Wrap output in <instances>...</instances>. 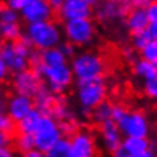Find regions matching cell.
I'll list each match as a JSON object with an SVG mask.
<instances>
[{"mask_svg": "<svg viewBox=\"0 0 157 157\" xmlns=\"http://www.w3.org/2000/svg\"><path fill=\"white\" fill-rule=\"evenodd\" d=\"M20 12L13 11L8 7L3 6L0 10V21L2 24H13V23H20Z\"/></svg>", "mask_w": 157, "mask_h": 157, "instance_id": "obj_28", "label": "cell"}, {"mask_svg": "<svg viewBox=\"0 0 157 157\" xmlns=\"http://www.w3.org/2000/svg\"><path fill=\"white\" fill-rule=\"evenodd\" d=\"M43 113L39 111V109L35 108L29 115H27L24 119L20 120L17 123V128H16V132L19 135H31L33 136L36 133L39 125H40V121L43 119Z\"/></svg>", "mask_w": 157, "mask_h": 157, "instance_id": "obj_18", "label": "cell"}, {"mask_svg": "<svg viewBox=\"0 0 157 157\" xmlns=\"http://www.w3.org/2000/svg\"><path fill=\"white\" fill-rule=\"evenodd\" d=\"M121 55H123L124 60H127L129 63H135V61L139 60V59L136 57V51L133 49L131 45H129V47H124L123 51H121Z\"/></svg>", "mask_w": 157, "mask_h": 157, "instance_id": "obj_35", "label": "cell"}, {"mask_svg": "<svg viewBox=\"0 0 157 157\" xmlns=\"http://www.w3.org/2000/svg\"><path fill=\"white\" fill-rule=\"evenodd\" d=\"M32 69L41 77L45 87L57 96L63 95L73 84L75 80L73 71L68 63L57 67H44L41 64H36Z\"/></svg>", "mask_w": 157, "mask_h": 157, "instance_id": "obj_5", "label": "cell"}, {"mask_svg": "<svg viewBox=\"0 0 157 157\" xmlns=\"http://www.w3.org/2000/svg\"><path fill=\"white\" fill-rule=\"evenodd\" d=\"M139 157H157V152H156V149L155 148H151L149 151H147L145 153H143L141 156H139Z\"/></svg>", "mask_w": 157, "mask_h": 157, "instance_id": "obj_43", "label": "cell"}, {"mask_svg": "<svg viewBox=\"0 0 157 157\" xmlns=\"http://www.w3.org/2000/svg\"><path fill=\"white\" fill-rule=\"evenodd\" d=\"M147 15L151 24H157V2H151L147 6Z\"/></svg>", "mask_w": 157, "mask_h": 157, "instance_id": "obj_34", "label": "cell"}, {"mask_svg": "<svg viewBox=\"0 0 157 157\" xmlns=\"http://www.w3.org/2000/svg\"><path fill=\"white\" fill-rule=\"evenodd\" d=\"M147 33L151 41H157V24H149L147 28Z\"/></svg>", "mask_w": 157, "mask_h": 157, "instance_id": "obj_37", "label": "cell"}, {"mask_svg": "<svg viewBox=\"0 0 157 157\" xmlns=\"http://www.w3.org/2000/svg\"><path fill=\"white\" fill-rule=\"evenodd\" d=\"M140 59L149 61L157 67V41H151L145 48L140 52Z\"/></svg>", "mask_w": 157, "mask_h": 157, "instance_id": "obj_30", "label": "cell"}, {"mask_svg": "<svg viewBox=\"0 0 157 157\" xmlns=\"http://www.w3.org/2000/svg\"><path fill=\"white\" fill-rule=\"evenodd\" d=\"M57 48L61 51L63 55H64L67 59H71V60H72V59L76 56V53H77L76 52V47H75L73 44H71V43H68V41H63Z\"/></svg>", "mask_w": 157, "mask_h": 157, "instance_id": "obj_33", "label": "cell"}, {"mask_svg": "<svg viewBox=\"0 0 157 157\" xmlns=\"http://www.w3.org/2000/svg\"><path fill=\"white\" fill-rule=\"evenodd\" d=\"M144 95L153 101H157V75L143 81Z\"/></svg>", "mask_w": 157, "mask_h": 157, "instance_id": "obj_29", "label": "cell"}, {"mask_svg": "<svg viewBox=\"0 0 157 157\" xmlns=\"http://www.w3.org/2000/svg\"><path fill=\"white\" fill-rule=\"evenodd\" d=\"M53 8L47 0H24V6L20 11L21 19L28 24L48 21L53 17Z\"/></svg>", "mask_w": 157, "mask_h": 157, "instance_id": "obj_10", "label": "cell"}, {"mask_svg": "<svg viewBox=\"0 0 157 157\" xmlns=\"http://www.w3.org/2000/svg\"><path fill=\"white\" fill-rule=\"evenodd\" d=\"M17 128V123L15 120H12L7 113L3 112V115L0 116V131L4 135L12 136L13 132H16Z\"/></svg>", "mask_w": 157, "mask_h": 157, "instance_id": "obj_31", "label": "cell"}, {"mask_svg": "<svg viewBox=\"0 0 157 157\" xmlns=\"http://www.w3.org/2000/svg\"><path fill=\"white\" fill-rule=\"evenodd\" d=\"M51 116H52L55 120H57L59 123H64V121L75 120L72 109L69 108L68 103H67V101L63 99V97H60V96L57 97V101H56V104H55V107L52 109Z\"/></svg>", "mask_w": 157, "mask_h": 157, "instance_id": "obj_21", "label": "cell"}, {"mask_svg": "<svg viewBox=\"0 0 157 157\" xmlns=\"http://www.w3.org/2000/svg\"><path fill=\"white\" fill-rule=\"evenodd\" d=\"M6 7H8V8L13 10V11H17V12H20L23 10V6H24V0H7L4 3Z\"/></svg>", "mask_w": 157, "mask_h": 157, "instance_id": "obj_36", "label": "cell"}, {"mask_svg": "<svg viewBox=\"0 0 157 157\" xmlns=\"http://www.w3.org/2000/svg\"><path fill=\"white\" fill-rule=\"evenodd\" d=\"M117 125L124 137L148 139V136L151 135V123L148 116L139 109L128 111L125 117Z\"/></svg>", "mask_w": 157, "mask_h": 157, "instance_id": "obj_8", "label": "cell"}, {"mask_svg": "<svg viewBox=\"0 0 157 157\" xmlns=\"http://www.w3.org/2000/svg\"><path fill=\"white\" fill-rule=\"evenodd\" d=\"M128 113V109L123 107L120 104H113L112 108V121H115L116 124H119L121 120L125 117V115Z\"/></svg>", "mask_w": 157, "mask_h": 157, "instance_id": "obj_32", "label": "cell"}, {"mask_svg": "<svg viewBox=\"0 0 157 157\" xmlns=\"http://www.w3.org/2000/svg\"><path fill=\"white\" fill-rule=\"evenodd\" d=\"M100 140L103 143V147L107 152L112 155L115 151H117L124 141V136L121 133L119 125L115 121H108L103 125H100Z\"/></svg>", "mask_w": 157, "mask_h": 157, "instance_id": "obj_15", "label": "cell"}, {"mask_svg": "<svg viewBox=\"0 0 157 157\" xmlns=\"http://www.w3.org/2000/svg\"><path fill=\"white\" fill-rule=\"evenodd\" d=\"M59 17L63 21L91 19L95 13V2L91 0H64L61 8L57 11Z\"/></svg>", "mask_w": 157, "mask_h": 157, "instance_id": "obj_12", "label": "cell"}, {"mask_svg": "<svg viewBox=\"0 0 157 157\" xmlns=\"http://www.w3.org/2000/svg\"><path fill=\"white\" fill-rule=\"evenodd\" d=\"M152 147L153 145L148 139H139V137H124V141L121 144V148L132 157L141 156Z\"/></svg>", "mask_w": 157, "mask_h": 157, "instance_id": "obj_19", "label": "cell"}, {"mask_svg": "<svg viewBox=\"0 0 157 157\" xmlns=\"http://www.w3.org/2000/svg\"><path fill=\"white\" fill-rule=\"evenodd\" d=\"M51 6H52V8L53 11H59L61 8V6H63V2L61 0H51Z\"/></svg>", "mask_w": 157, "mask_h": 157, "instance_id": "obj_44", "label": "cell"}, {"mask_svg": "<svg viewBox=\"0 0 157 157\" xmlns=\"http://www.w3.org/2000/svg\"><path fill=\"white\" fill-rule=\"evenodd\" d=\"M8 73H10L8 67H7L4 63L0 61V77H2V80H6V77L8 76Z\"/></svg>", "mask_w": 157, "mask_h": 157, "instance_id": "obj_41", "label": "cell"}, {"mask_svg": "<svg viewBox=\"0 0 157 157\" xmlns=\"http://www.w3.org/2000/svg\"><path fill=\"white\" fill-rule=\"evenodd\" d=\"M0 145H2V148H10V145H11V136L2 133V135H0Z\"/></svg>", "mask_w": 157, "mask_h": 157, "instance_id": "obj_39", "label": "cell"}, {"mask_svg": "<svg viewBox=\"0 0 157 157\" xmlns=\"http://www.w3.org/2000/svg\"><path fill=\"white\" fill-rule=\"evenodd\" d=\"M0 157H16L11 148H0Z\"/></svg>", "mask_w": 157, "mask_h": 157, "instance_id": "obj_40", "label": "cell"}, {"mask_svg": "<svg viewBox=\"0 0 157 157\" xmlns=\"http://www.w3.org/2000/svg\"><path fill=\"white\" fill-rule=\"evenodd\" d=\"M71 157H95L96 156V139L88 129H78L69 137Z\"/></svg>", "mask_w": 157, "mask_h": 157, "instance_id": "obj_13", "label": "cell"}, {"mask_svg": "<svg viewBox=\"0 0 157 157\" xmlns=\"http://www.w3.org/2000/svg\"><path fill=\"white\" fill-rule=\"evenodd\" d=\"M0 35L4 43H15L19 41L24 36L21 31L20 23H13V24H0Z\"/></svg>", "mask_w": 157, "mask_h": 157, "instance_id": "obj_23", "label": "cell"}, {"mask_svg": "<svg viewBox=\"0 0 157 157\" xmlns=\"http://www.w3.org/2000/svg\"><path fill=\"white\" fill-rule=\"evenodd\" d=\"M13 144H15L16 151H19L21 155H24V153L36 148L35 147V139H33V136H31V135H17L13 141Z\"/></svg>", "mask_w": 157, "mask_h": 157, "instance_id": "obj_26", "label": "cell"}, {"mask_svg": "<svg viewBox=\"0 0 157 157\" xmlns=\"http://www.w3.org/2000/svg\"><path fill=\"white\" fill-rule=\"evenodd\" d=\"M67 59L63 52L59 48H52V49H47L40 52V61L39 64L44 65V67H57L61 64H65Z\"/></svg>", "mask_w": 157, "mask_h": 157, "instance_id": "obj_20", "label": "cell"}, {"mask_svg": "<svg viewBox=\"0 0 157 157\" xmlns=\"http://www.w3.org/2000/svg\"><path fill=\"white\" fill-rule=\"evenodd\" d=\"M21 157H45V153L35 148V149H32V151L24 153V155H23Z\"/></svg>", "mask_w": 157, "mask_h": 157, "instance_id": "obj_38", "label": "cell"}, {"mask_svg": "<svg viewBox=\"0 0 157 157\" xmlns=\"http://www.w3.org/2000/svg\"><path fill=\"white\" fill-rule=\"evenodd\" d=\"M149 43H151V39H149L147 31L131 35V47L135 51H137L139 53L149 44Z\"/></svg>", "mask_w": 157, "mask_h": 157, "instance_id": "obj_27", "label": "cell"}, {"mask_svg": "<svg viewBox=\"0 0 157 157\" xmlns=\"http://www.w3.org/2000/svg\"><path fill=\"white\" fill-rule=\"evenodd\" d=\"M71 68L77 81L103 78L107 71L104 56L96 51H81L71 60Z\"/></svg>", "mask_w": 157, "mask_h": 157, "instance_id": "obj_2", "label": "cell"}, {"mask_svg": "<svg viewBox=\"0 0 157 157\" xmlns=\"http://www.w3.org/2000/svg\"><path fill=\"white\" fill-rule=\"evenodd\" d=\"M45 157H71L69 139L63 137L56 145H53V147L45 153Z\"/></svg>", "mask_w": 157, "mask_h": 157, "instance_id": "obj_25", "label": "cell"}, {"mask_svg": "<svg viewBox=\"0 0 157 157\" xmlns=\"http://www.w3.org/2000/svg\"><path fill=\"white\" fill-rule=\"evenodd\" d=\"M6 107V112L11 119L19 123L23 120L27 115H29L35 108V100L32 97H27L23 95H11L7 97V101L3 104Z\"/></svg>", "mask_w": 157, "mask_h": 157, "instance_id": "obj_14", "label": "cell"}, {"mask_svg": "<svg viewBox=\"0 0 157 157\" xmlns=\"http://www.w3.org/2000/svg\"><path fill=\"white\" fill-rule=\"evenodd\" d=\"M149 19L147 15V10L143 7H132V10L129 11V13L125 17V27L127 29L133 33H139V32H144L147 31L149 27Z\"/></svg>", "mask_w": 157, "mask_h": 157, "instance_id": "obj_16", "label": "cell"}, {"mask_svg": "<svg viewBox=\"0 0 157 157\" xmlns=\"http://www.w3.org/2000/svg\"><path fill=\"white\" fill-rule=\"evenodd\" d=\"M112 157H132V156L129 155L128 152H125L124 149L120 147L119 149H117V151H115V152L112 153Z\"/></svg>", "mask_w": 157, "mask_h": 157, "instance_id": "obj_42", "label": "cell"}, {"mask_svg": "<svg viewBox=\"0 0 157 157\" xmlns=\"http://www.w3.org/2000/svg\"><path fill=\"white\" fill-rule=\"evenodd\" d=\"M63 33L75 47H88L96 39V27L92 19L71 20L63 24Z\"/></svg>", "mask_w": 157, "mask_h": 157, "instance_id": "obj_6", "label": "cell"}, {"mask_svg": "<svg viewBox=\"0 0 157 157\" xmlns=\"http://www.w3.org/2000/svg\"><path fill=\"white\" fill-rule=\"evenodd\" d=\"M132 71L137 77L143 78V80H147V78H151L157 75V67L152 63L143 60V59H139L137 61L133 63Z\"/></svg>", "mask_w": 157, "mask_h": 157, "instance_id": "obj_24", "label": "cell"}, {"mask_svg": "<svg viewBox=\"0 0 157 157\" xmlns=\"http://www.w3.org/2000/svg\"><path fill=\"white\" fill-rule=\"evenodd\" d=\"M112 108L113 104L104 101L103 104H100L99 107H96L91 112V120L97 125H103L108 121H112Z\"/></svg>", "mask_w": 157, "mask_h": 157, "instance_id": "obj_22", "label": "cell"}, {"mask_svg": "<svg viewBox=\"0 0 157 157\" xmlns=\"http://www.w3.org/2000/svg\"><path fill=\"white\" fill-rule=\"evenodd\" d=\"M57 97H59L57 95L52 93L44 85V87L37 92V95L33 97L35 107H36V109H39L44 116H51L52 109H53L55 104H56V101H57Z\"/></svg>", "mask_w": 157, "mask_h": 157, "instance_id": "obj_17", "label": "cell"}, {"mask_svg": "<svg viewBox=\"0 0 157 157\" xmlns=\"http://www.w3.org/2000/svg\"><path fill=\"white\" fill-rule=\"evenodd\" d=\"M33 48L23 36L19 41L15 43H3L0 48V61L8 67L11 73H19L25 69H29L31 57L33 53Z\"/></svg>", "mask_w": 157, "mask_h": 157, "instance_id": "obj_3", "label": "cell"}, {"mask_svg": "<svg viewBox=\"0 0 157 157\" xmlns=\"http://www.w3.org/2000/svg\"><path fill=\"white\" fill-rule=\"evenodd\" d=\"M76 100L80 105L84 115H89L96 107L107 101L108 87L104 78L88 81H77L76 83Z\"/></svg>", "mask_w": 157, "mask_h": 157, "instance_id": "obj_4", "label": "cell"}, {"mask_svg": "<svg viewBox=\"0 0 157 157\" xmlns=\"http://www.w3.org/2000/svg\"><path fill=\"white\" fill-rule=\"evenodd\" d=\"M63 29L53 20L35 23L25 27L24 36L37 52L57 48L63 43Z\"/></svg>", "mask_w": 157, "mask_h": 157, "instance_id": "obj_1", "label": "cell"}, {"mask_svg": "<svg viewBox=\"0 0 157 157\" xmlns=\"http://www.w3.org/2000/svg\"><path fill=\"white\" fill-rule=\"evenodd\" d=\"M64 137L60 123L52 116H43L36 133L33 135L35 147L39 151L47 153L53 145H56Z\"/></svg>", "mask_w": 157, "mask_h": 157, "instance_id": "obj_7", "label": "cell"}, {"mask_svg": "<svg viewBox=\"0 0 157 157\" xmlns=\"http://www.w3.org/2000/svg\"><path fill=\"white\" fill-rule=\"evenodd\" d=\"M11 87L13 89V93L16 95H23L33 99L37 95V92L44 87V84H43L41 77L32 68H29L12 75Z\"/></svg>", "mask_w": 157, "mask_h": 157, "instance_id": "obj_9", "label": "cell"}, {"mask_svg": "<svg viewBox=\"0 0 157 157\" xmlns=\"http://www.w3.org/2000/svg\"><path fill=\"white\" fill-rule=\"evenodd\" d=\"M132 7L129 2H100L95 3V15L101 23H115L127 17Z\"/></svg>", "mask_w": 157, "mask_h": 157, "instance_id": "obj_11", "label": "cell"}]
</instances>
